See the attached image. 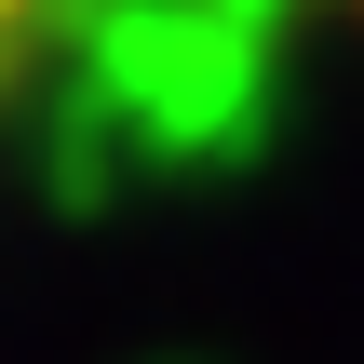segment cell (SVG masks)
Returning <instances> with one entry per match:
<instances>
[{"instance_id": "obj_1", "label": "cell", "mask_w": 364, "mask_h": 364, "mask_svg": "<svg viewBox=\"0 0 364 364\" xmlns=\"http://www.w3.org/2000/svg\"><path fill=\"white\" fill-rule=\"evenodd\" d=\"M41 41H54V0H0V108L27 95V68H41Z\"/></svg>"}]
</instances>
